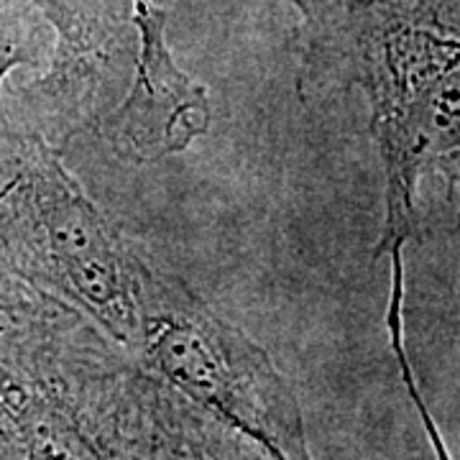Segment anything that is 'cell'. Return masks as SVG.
Instances as JSON below:
<instances>
[{"mask_svg":"<svg viewBox=\"0 0 460 460\" xmlns=\"http://www.w3.org/2000/svg\"><path fill=\"white\" fill-rule=\"evenodd\" d=\"M299 11V93L358 87L384 166L374 259L420 235L428 177L460 198V0H287Z\"/></svg>","mask_w":460,"mask_h":460,"instance_id":"obj_1","label":"cell"},{"mask_svg":"<svg viewBox=\"0 0 460 460\" xmlns=\"http://www.w3.org/2000/svg\"><path fill=\"white\" fill-rule=\"evenodd\" d=\"M62 156L0 115V263L18 284L84 317L131 356L144 248L100 210Z\"/></svg>","mask_w":460,"mask_h":460,"instance_id":"obj_2","label":"cell"},{"mask_svg":"<svg viewBox=\"0 0 460 460\" xmlns=\"http://www.w3.org/2000/svg\"><path fill=\"white\" fill-rule=\"evenodd\" d=\"M131 358L277 460H314L295 389L271 356L141 251Z\"/></svg>","mask_w":460,"mask_h":460,"instance_id":"obj_3","label":"cell"},{"mask_svg":"<svg viewBox=\"0 0 460 460\" xmlns=\"http://www.w3.org/2000/svg\"><path fill=\"white\" fill-rule=\"evenodd\" d=\"M51 29L44 72L3 87L0 115L62 151L123 102L138 65L133 0H33Z\"/></svg>","mask_w":460,"mask_h":460,"instance_id":"obj_4","label":"cell"},{"mask_svg":"<svg viewBox=\"0 0 460 460\" xmlns=\"http://www.w3.org/2000/svg\"><path fill=\"white\" fill-rule=\"evenodd\" d=\"M138 65L115 113L100 126L118 159L156 164L192 146L210 128L208 90L184 75L166 41V11L136 23Z\"/></svg>","mask_w":460,"mask_h":460,"instance_id":"obj_5","label":"cell"},{"mask_svg":"<svg viewBox=\"0 0 460 460\" xmlns=\"http://www.w3.org/2000/svg\"><path fill=\"white\" fill-rule=\"evenodd\" d=\"M51 51V29L33 0H0V95L11 72L39 69ZM26 287L0 266V302L13 299Z\"/></svg>","mask_w":460,"mask_h":460,"instance_id":"obj_6","label":"cell"},{"mask_svg":"<svg viewBox=\"0 0 460 460\" xmlns=\"http://www.w3.org/2000/svg\"><path fill=\"white\" fill-rule=\"evenodd\" d=\"M187 425L198 460H277L256 440L187 399Z\"/></svg>","mask_w":460,"mask_h":460,"instance_id":"obj_7","label":"cell"},{"mask_svg":"<svg viewBox=\"0 0 460 460\" xmlns=\"http://www.w3.org/2000/svg\"><path fill=\"white\" fill-rule=\"evenodd\" d=\"M0 460H23L18 429L3 399H0Z\"/></svg>","mask_w":460,"mask_h":460,"instance_id":"obj_8","label":"cell"},{"mask_svg":"<svg viewBox=\"0 0 460 460\" xmlns=\"http://www.w3.org/2000/svg\"><path fill=\"white\" fill-rule=\"evenodd\" d=\"M133 8H136V21L151 18L154 13H159V11H162L154 0H133Z\"/></svg>","mask_w":460,"mask_h":460,"instance_id":"obj_9","label":"cell"}]
</instances>
